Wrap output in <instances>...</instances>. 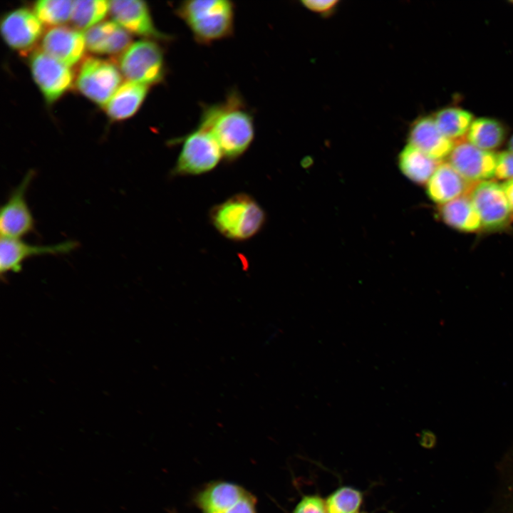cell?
Returning <instances> with one entry per match:
<instances>
[{"label": "cell", "mask_w": 513, "mask_h": 513, "mask_svg": "<svg viewBox=\"0 0 513 513\" xmlns=\"http://www.w3.org/2000/svg\"><path fill=\"white\" fill-rule=\"evenodd\" d=\"M78 246L76 241L67 240L55 244L36 245L19 238L1 237L0 272L1 275L9 272H19L22 264L34 256L67 254Z\"/></svg>", "instance_id": "cell-12"}, {"label": "cell", "mask_w": 513, "mask_h": 513, "mask_svg": "<svg viewBox=\"0 0 513 513\" xmlns=\"http://www.w3.org/2000/svg\"><path fill=\"white\" fill-rule=\"evenodd\" d=\"M437 215L449 227L463 232L481 229V221L468 195L439 205Z\"/></svg>", "instance_id": "cell-19"}, {"label": "cell", "mask_w": 513, "mask_h": 513, "mask_svg": "<svg viewBox=\"0 0 513 513\" xmlns=\"http://www.w3.org/2000/svg\"><path fill=\"white\" fill-rule=\"evenodd\" d=\"M448 162L467 181L477 183L495 176L497 154L480 149L467 140H459L448 157Z\"/></svg>", "instance_id": "cell-11"}, {"label": "cell", "mask_w": 513, "mask_h": 513, "mask_svg": "<svg viewBox=\"0 0 513 513\" xmlns=\"http://www.w3.org/2000/svg\"><path fill=\"white\" fill-rule=\"evenodd\" d=\"M502 186L509 203L513 221V180L505 181Z\"/></svg>", "instance_id": "cell-31"}, {"label": "cell", "mask_w": 513, "mask_h": 513, "mask_svg": "<svg viewBox=\"0 0 513 513\" xmlns=\"http://www.w3.org/2000/svg\"><path fill=\"white\" fill-rule=\"evenodd\" d=\"M504 138L503 125L497 120L484 117L474 120L467 134L470 143L487 151L498 147Z\"/></svg>", "instance_id": "cell-22"}, {"label": "cell", "mask_w": 513, "mask_h": 513, "mask_svg": "<svg viewBox=\"0 0 513 513\" xmlns=\"http://www.w3.org/2000/svg\"><path fill=\"white\" fill-rule=\"evenodd\" d=\"M86 48L84 33L64 26L51 28L41 40L43 52L69 67L83 58Z\"/></svg>", "instance_id": "cell-14"}, {"label": "cell", "mask_w": 513, "mask_h": 513, "mask_svg": "<svg viewBox=\"0 0 513 513\" xmlns=\"http://www.w3.org/2000/svg\"><path fill=\"white\" fill-rule=\"evenodd\" d=\"M293 513H327L325 500L317 494L305 495L298 502Z\"/></svg>", "instance_id": "cell-27"}, {"label": "cell", "mask_w": 513, "mask_h": 513, "mask_svg": "<svg viewBox=\"0 0 513 513\" xmlns=\"http://www.w3.org/2000/svg\"><path fill=\"white\" fill-rule=\"evenodd\" d=\"M308 10L321 15H328L335 10L338 3L336 0H306L301 1Z\"/></svg>", "instance_id": "cell-29"}, {"label": "cell", "mask_w": 513, "mask_h": 513, "mask_svg": "<svg viewBox=\"0 0 513 513\" xmlns=\"http://www.w3.org/2000/svg\"><path fill=\"white\" fill-rule=\"evenodd\" d=\"M408 141L409 144L439 162L449 157L455 146L454 142L439 130L433 117L430 116L421 117L412 124Z\"/></svg>", "instance_id": "cell-15"}, {"label": "cell", "mask_w": 513, "mask_h": 513, "mask_svg": "<svg viewBox=\"0 0 513 513\" xmlns=\"http://www.w3.org/2000/svg\"><path fill=\"white\" fill-rule=\"evenodd\" d=\"M361 513H366V512H361Z\"/></svg>", "instance_id": "cell-33"}, {"label": "cell", "mask_w": 513, "mask_h": 513, "mask_svg": "<svg viewBox=\"0 0 513 513\" xmlns=\"http://www.w3.org/2000/svg\"><path fill=\"white\" fill-rule=\"evenodd\" d=\"M495 177L506 181L513 180V153L509 150L497 154Z\"/></svg>", "instance_id": "cell-28"}, {"label": "cell", "mask_w": 513, "mask_h": 513, "mask_svg": "<svg viewBox=\"0 0 513 513\" xmlns=\"http://www.w3.org/2000/svg\"><path fill=\"white\" fill-rule=\"evenodd\" d=\"M121 83L122 73L114 63L95 57L83 61L76 78L78 90L102 106L107 104Z\"/></svg>", "instance_id": "cell-6"}, {"label": "cell", "mask_w": 513, "mask_h": 513, "mask_svg": "<svg viewBox=\"0 0 513 513\" xmlns=\"http://www.w3.org/2000/svg\"><path fill=\"white\" fill-rule=\"evenodd\" d=\"M73 1L41 0L33 4V11L43 24L60 26L71 21Z\"/></svg>", "instance_id": "cell-25"}, {"label": "cell", "mask_w": 513, "mask_h": 513, "mask_svg": "<svg viewBox=\"0 0 513 513\" xmlns=\"http://www.w3.org/2000/svg\"><path fill=\"white\" fill-rule=\"evenodd\" d=\"M109 13L113 21L130 34L162 42L173 39L172 36L161 32L155 26L149 6L144 1H110Z\"/></svg>", "instance_id": "cell-10"}, {"label": "cell", "mask_w": 513, "mask_h": 513, "mask_svg": "<svg viewBox=\"0 0 513 513\" xmlns=\"http://www.w3.org/2000/svg\"><path fill=\"white\" fill-rule=\"evenodd\" d=\"M175 13L199 44L210 45L234 33L235 5L231 1H184L176 6Z\"/></svg>", "instance_id": "cell-2"}, {"label": "cell", "mask_w": 513, "mask_h": 513, "mask_svg": "<svg viewBox=\"0 0 513 513\" xmlns=\"http://www.w3.org/2000/svg\"><path fill=\"white\" fill-rule=\"evenodd\" d=\"M474 184L464 179L448 162H441L426 184L429 198L439 205L467 195Z\"/></svg>", "instance_id": "cell-16"}, {"label": "cell", "mask_w": 513, "mask_h": 513, "mask_svg": "<svg viewBox=\"0 0 513 513\" xmlns=\"http://www.w3.org/2000/svg\"><path fill=\"white\" fill-rule=\"evenodd\" d=\"M468 196L479 214L481 229L495 232L512 222L509 203L502 185L492 180L475 183Z\"/></svg>", "instance_id": "cell-7"}, {"label": "cell", "mask_w": 513, "mask_h": 513, "mask_svg": "<svg viewBox=\"0 0 513 513\" xmlns=\"http://www.w3.org/2000/svg\"><path fill=\"white\" fill-rule=\"evenodd\" d=\"M0 30L4 41L11 48L26 52L41 38L43 24L33 11L19 8L5 14L1 20Z\"/></svg>", "instance_id": "cell-13"}, {"label": "cell", "mask_w": 513, "mask_h": 513, "mask_svg": "<svg viewBox=\"0 0 513 513\" xmlns=\"http://www.w3.org/2000/svg\"><path fill=\"white\" fill-rule=\"evenodd\" d=\"M198 125L212 135L227 161L242 156L254 138V115L234 88L223 101L202 106Z\"/></svg>", "instance_id": "cell-1"}, {"label": "cell", "mask_w": 513, "mask_h": 513, "mask_svg": "<svg viewBox=\"0 0 513 513\" xmlns=\"http://www.w3.org/2000/svg\"><path fill=\"white\" fill-rule=\"evenodd\" d=\"M87 49L95 54L120 55L130 46V33L115 21L101 22L86 31Z\"/></svg>", "instance_id": "cell-17"}, {"label": "cell", "mask_w": 513, "mask_h": 513, "mask_svg": "<svg viewBox=\"0 0 513 513\" xmlns=\"http://www.w3.org/2000/svg\"><path fill=\"white\" fill-rule=\"evenodd\" d=\"M34 177L28 171L11 191L0 212V231L2 237L19 238L33 232L35 221L26 200V193Z\"/></svg>", "instance_id": "cell-9"}, {"label": "cell", "mask_w": 513, "mask_h": 513, "mask_svg": "<svg viewBox=\"0 0 513 513\" xmlns=\"http://www.w3.org/2000/svg\"><path fill=\"white\" fill-rule=\"evenodd\" d=\"M118 63L128 81L148 87L163 81L167 73L164 49L154 40L142 39L131 43L120 54Z\"/></svg>", "instance_id": "cell-4"}, {"label": "cell", "mask_w": 513, "mask_h": 513, "mask_svg": "<svg viewBox=\"0 0 513 513\" xmlns=\"http://www.w3.org/2000/svg\"><path fill=\"white\" fill-rule=\"evenodd\" d=\"M33 78L48 103H53L73 86L74 75L71 67L41 50L29 56Z\"/></svg>", "instance_id": "cell-8"}, {"label": "cell", "mask_w": 513, "mask_h": 513, "mask_svg": "<svg viewBox=\"0 0 513 513\" xmlns=\"http://www.w3.org/2000/svg\"><path fill=\"white\" fill-rule=\"evenodd\" d=\"M109 11L108 1H73L71 21L75 28L87 31L101 23Z\"/></svg>", "instance_id": "cell-24"}, {"label": "cell", "mask_w": 513, "mask_h": 513, "mask_svg": "<svg viewBox=\"0 0 513 513\" xmlns=\"http://www.w3.org/2000/svg\"><path fill=\"white\" fill-rule=\"evenodd\" d=\"M433 118L441 133L453 142L467 134L474 120L469 111L452 107L438 110Z\"/></svg>", "instance_id": "cell-23"}, {"label": "cell", "mask_w": 513, "mask_h": 513, "mask_svg": "<svg viewBox=\"0 0 513 513\" xmlns=\"http://www.w3.org/2000/svg\"><path fill=\"white\" fill-rule=\"evenodd\" d=\"M440 162L409 143L398 156L400 171L406 177L418 185L427 184Z\"/></svg>", "instance_id": "cell-21"}, {"label": "cell", "mask_w": 513, "mask_h": 513, "mask_svg": "<svg viewBox=\"0 0 513 513\" xmlns=\"http://www.w3.org/2000/svg\"><path fill=\"white\" fill-rule=\"evenodd\" d=\"M227 513H256L254 498L247 493Z\"/></svg>", "instance_id": "cell-30"}, {"label": "cell", "mask_w": 513, "mask_h": 513, "mask_svg": "<svg viewBox=\"0 0 513 513\" xmlns=\"http://www.w3.org/2000/svg\"><path fill=\"white\" fill-rule=\"evenodd\" d=\"M182 143L173 175H198L212 170L223 157L221 149L212 135L197 127L180 138Z\"/></svg>", "instance_id": "cell-5"}, {"label": "cell", "mask_w": 513, "mask_h": 513, "mask_svg": "<svg viewBox=\"0 0 513 513\" xmlns=\"http://www.w3.org/2000/svg\"><path fill=\"white\" fill-rule=\"evenodd\" d=\"M149 87L127 81L121 84L104 106L106 114L113 120H125L133 116L144 102Z\"/></svg>", "instance_id": "cell-18"}, {"label": "cell", "mask_w": 513, "mask_h": 513, "mask_svg": "<svg viewBox=\"0 0 513 513\" xmlns=\"http://www.w3.org/2000/svg\"><path fill=\"white\" fill-rule=\"evenodd\" d=\"M247 493L239 485L216 482L200 493L197 503L203 513H227Z\"/></svg>", "instance_id": "cell-20"}, {"label": "cell", "mask_w": 513, "mask_h": 513, "mask_svg": "<svg viewBox=\"0 0 513 513\" xmlns=\"http://www.w3.org/2000/svg\"><path fill=\"white\" fill-rule=\"evenodd\" d=\"M327 513H358L363 500V492L351 486H341L326 499Z\"/></svg>", "instance_id": "cell-26"}, {"label": "cell", "mask_w": 513, "mask_h": 513, "mask_svg": "<svg viewBox=\"0 0 513 513\" xmlns=\"http://www.w3.org/2000/svg\"><path fill=\"white\" fill-rule=\"evenodd\" d=\"M509 150L513 153V135L509 141Z\"/></svg>", "instance_id": "cell-32"}, {"label": "cell", "mask_w": 513, "mask_h": 513, "mask_svg": "<svg viewBox=\"0 0 513 513\" xmlns=\"http://www.w3.org/2000/svg\"><path fill=\"white\" fill-rule=\"evenodd\" d=\"M212 225L224 237L234 241L250 239L262 228L265 213L247 194H237L215 205L210 211Z\"/></svg>", "instance_id": "cell-3"}]
</instances>
